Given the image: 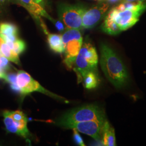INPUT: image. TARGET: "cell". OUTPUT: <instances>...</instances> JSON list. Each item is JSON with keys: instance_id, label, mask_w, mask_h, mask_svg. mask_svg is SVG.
I'll use <instances>...</instances> for the list:
<instances>
[{"instance_id": "obj_28", "label": "cell", "mask_w": 146, "mask_h": 146, "mask_svg": "<svg viewBox=\"0 0 146 146\" xmlns=\"http://www.w3.org/2000/svg\"><path fill=\"white\" fill-rule=\"evenodd\" d=\"M5 0H0V2H1V3H2L3 2H4Z\"/></svg>"}, {"instance_id": "obj_13", "label": "cell", "mask_w": 146, "mask_h": 146, "mask_svg": "<svg viewBox=\"0 0 146 146\" xmlns=\"http://www.w3.org/2000/svg\"><path fill=\"white\" fill-rule=\"evenodd\" d=\"M102 141L104 146H115L116 139L114 129L106 120L102 131Z\"/></svg>"}, {"instance_id": "obj_16", "label": "cell", "mask_w": 146, "mask_h": 146, "mask_svg": "<svg viewBox=\"0 0 146 146\" xmlns=\"http://www.w3.org/2000/svg\"><path fill=\"white\" fill-rule=\"evenodd\" d=\"M101 29L102 31L110 35H117L122 31L117 25L108 15L106 16L101 26Z\"/></svg>"}, {"instance_id": "obj_24", "label": "cell", "mask_w": 146, "mask_h": 146, "mask_svg": "<svg viewBox=\"0 0 146 146\" xmlns=\"http://www.w3.org/2000/svg\"><path fill=\"white\" fill-rule=\"evenodd\" d=\"M108 2H109L110 3H115L118 2L122 1V0H107Z\"/></svg>"}, {"instance_id": "obj_6", "label": "cell", "mask_w": 146, "mask_h": 146, "mask_svg": "<svg viewBox=\"0 0 146 146\" xmlns=\"http://www.w3.org/2000/svg\"><path fill=\"white\" fill-rule=\"evenodd\" d=\"M16 82L19 86L21 94L25 96L32 92H38L43 94L52 97L55 99L64 100L56 94H53L44 88L40 84L31 77V76L25 71L19 70L16 74Z\"/></svg>"}, {"instance_id": "obj_11", "label": "cell", "mask_w": 146, "mask_h": 146, "mask_svg": "<svg viewBox=\"0 0 146 146\" xmlns=\"http://www.w3.org/2000/svg\"><path fill=\"white\" fill-rule=\"evenodd\" d=\"M3 115L4 117V123L7 131L12 133L22 136L25 138H26L29 135V131L27 128V121H15L8 114L7 110L3 111Z\"/></svg>"}, {"instance_id": "obj_2", "label": "cell", "mask_w": 146, "mask_h": 146, "mask_svg": "<svg viewBox=\"0 0 146 146\" xmlns=\"http://www.w3.org/2000/svg\"><path fill=\"white\" fill-rule=\"evenodd\" d=\"M104 110L98 106L89 104L68 111L58 119L57 125L64 128L69 124L90 120H106Z\"/></svg>"}, {"instance_id": "obj_23", "label": "cell", "mask_w": 146, "mask_h": 146, "mask_svg": "<svg viewBox=\"0 0 146 146\" xmlns=\"http://www.w3.org/2000/svg\"><path fill=\"white\" fill-rule=\"evenodd\" d=\"M34 1L35 2H36V3H37L38 4L42 5L43 7L44 6V3H45L44 0H34Z\"/></svg>"}, {"instance_id": "obj_15", "label": "cell", "mask_w": 146, "mask_h": 146, "mask_svg": "<svg viewBox=\"0 0 146 146\" xmlns=\"http://www.w3.org/2000/svg\"><path fill=\"white\" fill-rule=\"evenodd\" d=\"M0 55L16 64L19 65L20 64L19 55L12 50L5 41L0 45Z\"/></svg>"}, {"instance_id": "obj_9", "label": "cell", "mask_w": 146, "mask_h": 146, "mask_svg": "<svg viewBox=\"0 0 146 146\" xmlns=\"http://www.w3.org/2000/svg\"><path fill=\"white\" fill-rule=\"evenodd\" d=\"M110 7L108 3H102L85 11L82 17V28H92L102 20Z\"/></svg>"}, {"instance_id": "obj_26", "label": "cell", "mask_w": 146, "mask_h": 146, "mask_svg": "<svg viewBox=\"0 0 146 146\" xmlns=\"http://www.w3.org/2000/svg\"><path fill=\"white\" fill-rule=\"evenodd\" d=\"M2 56L0 55V66H1V61H2Z\"/></svg>"}, {"instance_id": "obj_27", "label": "cell", "mask_w": 146, "mask_h": 146, "mask_svg": "<svg viewBox=\"0 0 146 146\" xmlns=\"http://www.w3.org/2000/svg\"><path fill=\"white\" fill-rule=\"evenodd\" d=\"M1 5H2V3L0 2V11H1Z\"/></svg>"}, {"instance_id": "obj_8", "label": "cell", "mask_w": 146, "mask_h": 146, "mask_svg": "<svg viewBox=\"0 0 146 146\" xmlns=\"http://www.w3.org/2000/svg\"><path fill=\"white\" fill-rule=\"evenodd\" d=\"M106 120H90L74 123L65 126L64 128L75 129L79 132L92 137L96 141H100L102 139V131Z\"/></svg>"}, {"instance_id": "obj_4", "label": "cell", "mask_w": 146, "mask_h": 146, "mask_svg": "<svg viewBox=\"0 0 146 146\" xmlns=\"http://www.w3.org/2000/svg\"><path fill=\"white\" fill-rule=\"evenodd\" d=\"M63 52V63L68 69H72L76 57L83 43V38L80 30L66 29L62 35Z\"/></svg>"}, {"instance_id": "obj_5", "label": "cell", "mask_w": 146, "mask_h": 146, "mask_svg": "<svg viewBox=\"0 0 146 146\" xmlns=\"http://www.w3.org/2000/svg\"><path fill=\"white\" fill-rule=\"evenodd\" d=\"M86 10L83 5L61 3L58 5V15L67 29L80 30L82 28V17Z\"/></svg>"}, {"instance_id": "obj_1", "label": "cell", "mask_w": 146, "mask_h": 146, "mask_svg": "<svg viewBox=\"0 0 146 146\" xmlns=\"http://www.w3.org/2000/svg\"><path fill=\"white\" fill-rule=\"evenodd\" d=\"M100 64L106 78L116 88H122L128 82L129 75L121 58L107 44L100 45Z\"/></svg>"}, {"instance_id": "obj_17", "label": "cell", "mask_w": 146, "mask_h": 146, "mask_svg": "<svg viewBox=\"0 0 146 146\" xmlns=\"http://www.w3.org/2000/svg\"><path fill=\"white\" fill-rule=\"evenodd\" d=\"M84 87L88 89L96 88L99 84V78L97 72H89L82 78Z\"/></svg>"}, {"instance_id": "obj_19", "label": "cell", "mask_w": 146, "mask_h": 146, "mask_svg": "<svg viewBox=\"0 0 146 146\" xmlns=\"http://www.w3.org/2000/svg\"><path fill=\"white\" fill-rule=\"evenodd\" d=\"M5 81L11 84V88L16 92H20V90L16 82V74L14 73L6 74Z\"/></svg>"}, {"instance_id": "obj_22", "label": "cell", "mask_w": 146, "mask_h": 146, "mask_svg": "<svg viewBox=\"0 0 146 146\" xmlns=\"http://www.w3.org/2000/svg\"><path fill=\"white\" fill-rule=\"evenodd\" d=\"M6 73H5V70L0 66V78L4 79L5 78Z\"/></svg>"}, {"instance_id": "obj_10", "label": "cell", "mask_w": 146, "mask_h": 146, "mask_svg": "<svg viewBox=\"0 0 146 146\" xmlns=\"http://www.w3.org/2000/svg\"><path fill=\"white\" fill-rule=\"evenodd\" d=\"M20 5L23 6L26 9L31 16L36 19L40 23L42 22L43 20L41 16L45 17L54 23L56 20L53 19L49 15L47 11L44 10L42 5L38 4L34 0H17Z\"/></svg>"}, {"instance_id": "obj_21", "label": "cell", "mask_w": 146, "mask_h": 146, "mask_svg": "<svg viewBox=\"0 0 146 146\" xmlns=\"http://www.w3.org/2000/svg\"><path fill=\"white\" fill-rule=\"evenodd\" d=\"M73 137L75 142L79 146H84V143L81 136L78 134V131L75 129H73Z\"/></svg>"}, {"instance_id": "obj_12", "label": "cell", "mask_w": 146, "mask_h": 146, "mask_svg": "<svg viewBox=\"0 0 146 146\" xmlns=\"http://www.w3.org/2000/svg\"><path fill=\"white\" fill-rule=\"evenodd\" d=\"M19 29L15 25L11 23H0V36L5 41L14 42L19 38Z\"/></svg>"}, {"instance_id": "obj_3", "label": "cell", "mask_w": 146, "mask_h": 146, "mask_svg": "<svg viewBox=\"0 0 146 146\" xmlns=\"http://www.w3.org/2000/svg\"><path fill=\"white\" fill-rule=\"evenodd\" d=\"M98 55L94 46L89 41L82 43L76 57L73 69L78 76V82L89 72L98 73Z\"/></svg>"}, {"instance_id": "obj_7", "label": "cell", "mask_w": 146, "mask_h": 146, "mask_svg": "<svg viewBox=\"0 0 146 146\" xmlns=\"http://www.w3.org/2000/svg\"><path fill=\"white\" fill-rule=\"evenodd\" d=\"M144 11L132 9L117 10L114 7L108 12L107 15L114 21L121 31H124L133 26Z\"/></svg>"}, {"instance_id": "obj_20", "label": "cell", "mask_w": 146, "mask_h": 146, "mask_svg": "<svg viewBox=\"0 0 146 146\" xmlns=\"http://www.w3.org/2000/svg\"><path fill=\"white\" fill-rule=\"evenodd\" d=\"M8 114L11 116L12 119L16 121H27L26 115L20 110L9 111L7 110Z\"/></svg>"}, {"instance_id": "obj_14", "label": "cell", "mask_w": 146, "mask_h": 146, "mask_svg": "<svg viewBox=\"0 0 146 146\" xmlns=\"http://www.w3.org/2000/svg\"><path fill=\"white\" fill-rule=\"evenodd\" d=\"M48 42L50 49L54 52L62 54L63 52L62 35L56 34H50L48 35Z\"/></svg>"}, {"instance_id": "obj_18", "label": "cell", "mask_w": 146, "mask_h": 146, "mask_svg": "<svg viewBox=\"0 0 146 146\" xmlns=\"http://www.w3.org/2000/svg\"><path fill=\"white\" fill-rule=\"evenodd\" d=\"M5 42L9 46V47L18 55H20L22 52H23L26 47L25 42L19 38L17 39L14 42L9 41H7Z\"/></svg>"}, {"instance_id": "obj_25", "label": "cell", "mask_w": 146, "mask_h": 146, "mask_svg": "<svg viewBox=\"0 0 146 146\" xmlns=\"http://www.w3.org/2000/svg\"><path fill=\"white\" fill-rule=\"evenodd\" d=\"M146 0H122L123 2H135V1H145Z\"/></svg>"}]
</instances>
